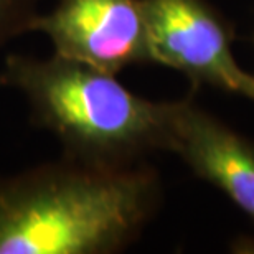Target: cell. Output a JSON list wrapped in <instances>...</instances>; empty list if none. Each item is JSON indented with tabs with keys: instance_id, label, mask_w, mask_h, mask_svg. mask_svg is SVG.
Here are the masks:
<instances>
[{
	"instance_id": "1",
	"label": "cell",
	"mask_w": 254,
	"mask_h": 254,
	"mask_svg": "<svg viewBox=\"0 0 254 254\" xmlns=\"http://www.w3.org/2000/svg\"><path fill=\"white\" fill-rule=\"evenodd\" d=\"M160 177L139 164L104 167L62 155L0 175V254H114L159 210Z\"/></svg>"
},
{
	"instance_id": "2",
	"label": "cell",
	"mask_w": 254,
	"mask_h": 254,
	"mask_svg": "<svg viewBox=\"0 0 254 254\" xmlns=\"http://www.w3.org/2000/svg\"><path fill=\"white\" fill-rule=\"evenodd\" d=\"M0 89L22 96L32 123L58 140L62 155L84 164L132 165L169 149L175 101L137 96L116 74L57 55L8 53Z\"/></svg>"
},
{
	"instance_id": "3",
	"label": "cell",
	"mask_w": 254,
	"mask_h": 254,
	"mask_svg": "<svg viewBox=\"0 0 254 254\" xmlns=\"http://www.w3.org/2000/svg\"><path fill=\"white\" fill-rule=\"evenodd\" d=\"M32 33L45 35L57 57L109 74L152 63L142 0H57Z\"/></svg>"
},
{
	"instance_id": "4",
	"label": "cell",
	"mask_w": 254,
	"mask_h": 254,
	"mask_svg": "<svg viewBox=\"0 0 254 254\" xmlns=\"http://www.w3.org/2000/svg\"><path fill=\"white\" fill-rule=\"evenodd\" d=\"M152 63L195 84L241 94L248 76L231 52V33L206 0H142Z\"/></svg>"
},
{
	"instance_id": "5",
	"label": "cell",
	"mask_w": 254,
	"mask_h": 254,
	"mask_svg": "<svg viewBox=\"0 0 254 254\" xmlns=\"http://www.w3.org/2000/svg\"><path fill=\"white\" fill-rule=\"evenodd\" d=\"M167 152L254 220V145L190 99L175 101Z\"/></svg>"
},
{
	"instance_id": "6",
	"label": "cell",
	"mask_w": 254,
	"mask_h": 254,
	"mask_svg": "<svg viewBox=\"0 0 254 254\" xmlns=\"http://www.w3.org/2000/svg\"><path fill=\"white\" fill-rule=\"evenodd\" d=\"M43 0H0V53L13 40L32 33Z\"/></svg>"
},
{
	"instance_id": "7",
	"label": "cell",
	"mask_w": 254,
	"mask_h": 254,
	"mask_svg": "<svg viewBox=\"0 0 254 254\" xmlns=\"http://www.w3.org/2000/svg\"><path fill=\"white\" fill-rule=\"evenodd\" d=\"M231 251L238 254H254V238H241L233 245Z\"/></svg>"
},
{
	"instance_id": "8",
	"label": "cell",
	"mask_w": 254,
	"mask_h": 254,
	"mask_svg": "<svg viewBox=\"0 0 254 254\" xmlns=\"http://www.w3.org/2000/svg\"><path fill=\"white\" fill-rule=\"evenodd\" d=\"M241 94H243V96H246V98H250V99H253V101H254V76H253V74L248 76L246 83H245V86H243Z\"/></svg>"
}]
</instances>
